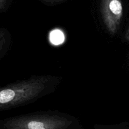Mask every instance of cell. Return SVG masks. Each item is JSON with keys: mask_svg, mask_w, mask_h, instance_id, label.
Wrapping results in <instances>:
<instances>
[{"mask_svg": "<svg viewBox=\"0 0 129 129\" xmlns=\"http://www.w3.org/2000/svg\"><path fill=\"white\" fill-rule=\"evenodd\" d=\"M59 80L52 76L33 77L0 86V111L30 103L54 89Z\"/></svg>", "mask_w": 129, "mask_h": 129, "instance_id": "6da1fadb", "label": "cell"}, {"mask_svg": "<svg viewBox=\"0 0 129 129\" xmlns=\"http://www.w3.org/2000/svg\"><path fill=\"white\" fill-rule=\"evenodd\" d=\"M79 129L73 117L62 114L40 113L0 120V129Z\"/></svg>", "mask_w": 129, "mask_h": 129, "instance_id": "7a4b0ae2", "label": "cell"}, {"mask_svg": "<svg viewBox=\"0 0 129 129\" xmlns=\"http://www.w3.org/2000/svg\"><path fill=\"white\" fill-rule=\"evenodd\" d=\"M101 11L108 32L111 35L117 34L123 16L122 0H101Z\"/></svg>", "mask_w": 129, "mask_h": 129, "instance_id": "3957f363", "label": "cell"}, {"mask_svg": "<svg viewBox=\"0 0 129 129\" xmlns=\"http://www.w3.org/2000/svg\"><path fill=\"white\" fill-rule=\"evenodd\" d=\"M11 42V34L8 30L5 28L0 27V59L8 51Z\"/></svg>", "mask_w": 129, "mask_h": 129, "instance_id": "277c9868", "label": "cell"}, {"mask_svg": "<svg viewBox=\"0 0 129 129\" xmlns=\"http://www.w3.org/2000/svg\"><path fill=\"white\" fill-rule=\"evenodd\" d=\"M64 35L60 30H54L50 34V41L53 45H58L64 42Z\"/></svg>", "mask_w": 129, "mask_h": 129, "instance_id": "5b68a950", "label": "cell"}, {"mask_svg": "<svg viewBox=\"0 0 129 129\" xmlns=\"http://www.w3.org/2000/svg\"><path fill=\"white\" fill-rule=\"evenodd\" d=\"M10 3L11 0H0V14L7 10Z\"/></svg>", "mask_w": 129, "mask_h": 129, "instance_id": "8992f818", "label": "cell"}, {"mask_svg": "<svg viewBox=\"0 0 129 129\" xmlns=\"http://www.w3.org/2000/svg\"><path fill=\"white\" fill-rule=\"evenodd\" d=\"M43 3L47 5H55L60 3L63 2L66 0H40Z\"/></svg>", "mask_w": 129, "mask_h": 129, "instance_id": "52a82bcc", "label": "cell"}, {"mask_svg": "<svg viewBox=\"0 0 129 129\" xmlns=\"http://www.w3.org/2000/svg\"><path fill=\"white\" fill-rule=\"evenodd\" d=\"M126 39H127V41L129 42V28L128 30H127V34H126Z\"/></svg>", "mask_w": 129, "mask_h": 129, "instance_id": "ba28073f", "label": "cell"}]
</instances>
